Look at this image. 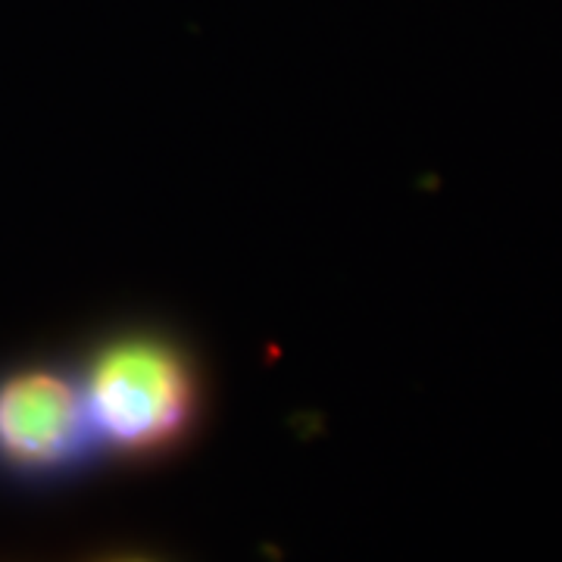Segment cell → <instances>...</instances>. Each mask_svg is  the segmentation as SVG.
Wrapping results in <instances>:
<instances>
[{"label": "cell", "mask_w": 562, "mask_h": 562, "mask_svg": "<svg viewBox=\"0 0 562 562\" xmlns=\"http://www.w3.org/2000/svg\"><path fill=\"white\" fill-rule=\"evenodd\" d=\"M125 562H144V560H125Z\"/></svg>", "instance_id": "obj_3"}, {"label": "cell", "mask_w": 562, "mask_h": 562, "mask_svg": "<svg viewBox=\"0 0 562 562\" xmlns=\"http://www.w3.org/2000/svg\"><path fill=\"white\" fill-rule=\"evenodd\" d=\"M101 453L79 372L20 362L0 372V479L60 482Z\"/></svg>", "instance_id": "obj_2"}, {"label": "cell", "mask_w": 562, "mask_h": 562, "mask_svg": "<svg viewBox=\"0 0 562 562\" xmlns=\"http://www.w3.org/2000/svg\"><path fill=\"white\" fill-rule=\"evenodd\" d=\"M101 450L147 457L181 441L198 416V375L179 347L157 335L103 344L79 372Z\"/></svg>", "instance_id": "obj_1"}]
</instances>
